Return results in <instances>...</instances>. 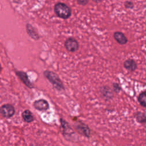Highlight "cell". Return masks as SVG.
Instances as JSON below:
<instances>
[{
    "mask_svg": "<svg viewBox=\"0 0 146 146\" xmlns=\"http://www.w3.org/2000/svg\"><path fill=\"white\" fill-rule=\"evenodd\" d=\"M78 3L81 5H86L88 3V0H77Z\"/></svg>",
    "mask_w": 146,
    "mask_h": 146,
    "instance_id": "obj_16",
    "label": "cell"
},
{
    "mask_svg": "<svg viewBox=\"0 0 146 146\" xmlns=\"http://www.w3.org/2000/svg\"><path fill=\"white\" fill-rule=\"evenodd\" d=\"M138 102L143 107H146V93L145 91L140 94L138 96Z\"/></svg>",
    "mask_w": 146,
    "mask_h": 146,
    "instance_id": "obj_13",
    "label": "cell"
},
{
    "mask_svg": "<svg viewBox=\"0 0 146 146\" xmlns=\"http://www.w3.org/2000/svg\"><path fill=\"white\" fill-rule=\"evenodd\" d=\"M125 5H128L125 6V7H127V8H129V5H131V6H133V3H132L131 2H129V1L126 2L125 3Z\"/></svg>",
    "mask_w": 146,
    "mask_h": 146,
    "instance_id": "obj_17",
    "label": "cell"
},
{
    "mask_svg": "<svg viewBox=\"0 0 146 146\" xmlns=\"http://www.w3.org/2000/svg\"><path fill=\"white\" fill-rule=\"evenodd\" d=\"M1 113L5 117H10L15 113V109L11 104H6L2 106L0 108Z\"/></svg>",
    "mask_w": 146,
    "mask_h": 146,
    "instance_id": "obj_5",
    "label": "cell"
},
{
    "mask_svg": "<svg viewBox=\"0 0 146 146\" xmlns=\"http://www.w3.org/2000/svg\"><path fill=\"white\" fill-rule=\"evenodd\" d=\"M94 2H96V3H98V2H100L101 1V0H92Z\"/></svg>",
    "mask_w": 146,
    "mask_h": 146,
    "instance_id": "obj_18",
    "label": "cell"
},
{
    "mask_svg": "<svg viewBox=\"0 0 146 146\" xmlns=\"http://www.w3.org/2000/svg\"><path fill=\"white\" fill-rule=\"evenodd\" d=\"M27 31L28 34L30 35V36L33 39H34L35 40H36L39 38L38 35L37 34V33H35L33 27L30 24L27 25Z\"/></svg>",
    "mask_w": 146,
    "mask_h": 146,
    "instance_id": "obj_12",
    "label": "cell"
},
{
    "mask_svg": "<svg viewBox=\"0 0 146 146\" xmlns=\"http://www.w3.org/2000/svg\"><path fill=\"white\" fill-rule=\"evenodd\" d=\"M64 46L68 51L75 52L79 48V43L75 38H68L64 42Z\"/></svg>",
    "mask_w": 146,
    "mask_h": 146,
    "instance_id": "obj_4",
    "label": "cell"
},
{
    "mask_svg": "<svg viewBox=\"0 0 146 146\" xmlns=\"http://www.w3.org/2000/svg\"><path fill=\"white\" fill-rule=\"evenodd\" d=\"M76 129L78 132L86 137H90L91 134V131L87 125L85 124L83 122L78 121L75 125Z\"/></svg>",
    "mask_w": 146,
    "mask_h": 146,
    "instance_id": "obj_6",
    "label": "cell"
},
{
    "mask_svg": "<svg viewBox=\"0 0 146 146\" xmlns=\"http://www.w3.org/2000/svg\"><path fill=\"white\" fill-rule=\"evenodd\" d=\"M44 75L45 77L49 80L52 84L53 87L58 91H62L64 90V86L63 82L58 76V75L55 72L51 71H44Z\"/></svg>",
    "mask_w": 146,
    "mask_h": 146,
    "instance_id": "obj_1",
    "label": "cell"
},
{
    "mask_svg": "<svg viewBox=\"0 0 146 146\" xmlns=\"http://www.w3.org/2000/svg\"><path fill=\"white\" fill-rule=\"evenodd\" d=\"M54 11L55 14L60 18L67 19L71 15V9L65 3L58 2L54 6Z\"/></svg>",
    "mask_w": 146,
    "mask_h": 146,
    "instance_id": "obj_2",
    "label": "cell"
},
{
    "mask_svg": "<svg viewBox=\"0 0 146 146\" xmlns=\"http://www.w3.org/2000/svg\"><path fill=\"white\" fill-rule=\"evenodd\" d=\"M136 119L137 121L139 123H145V115L144 113L141 112H137L136 115Z\"/></svg>",
    "mask_w": 146,
    "mask_h": 146,
    "instance_id": "obj_14",
    "label": "cell"
},
{
    "mask_svg": "<svg viewBox=\"0 0 146 146\" xmlns=\"http://www.w3.org/2000/svg\"><path fill=\"white\" fill-rule=\"evenodd\" d=\"M123 65H124V68L129 71H135L137 68L136 63L135 62V61L134 60L131 59L126 60L124 62Z\"/></svg>",
    "mask_w": 146,
    "mask_h": 146,
    "instance_id": "obj_9",
    "label": "cell"
},
{
    "mask_svg": "<svg viewBox=\"0 0 146 146\" xmlns=\"http://www.w3.org/2000/svg\"><path fill=\"white\" fill-rule=\"evenodd\" d=\"M60 123L63 128V136L67 139V140H70L71 139H74L73 136H75V134L69 124L65 120H63L62 118H60Z\"/></svg>",
    "mask_w": 146,
    "mask_h": 146,
    "instance_id": "obj_3",
    "label": "cell"
},
{
    "mask_svg": "<svg viewBox=\"0 0 146 146\" xmlns=\"http://www.w3.org/2000/svg\"><path fill=\"white\" fill-rule=\"evenodd\" d=\"M22 117L23 120L27 123H30L32 122L34 120V117L31 112V111L29 110H26L24 111L22 114Z\"/></svg>",
    "mask_w": 146,
    "mask_h": 146,
    "instance_id": "obj_11",
    "label": "cell"
},
{
    "mask_svg": "<svg viewBox=\"0 0 146 146\" xmlns=\"http://www.w3.org/2000/svg\"><path fill=\"white\" fill-rule=\"evenodd\" d=\"M17 74L18 76L19 77V78L21 79V80L24 83V84L26 86H27L28 87H29L30 88H32L33 87L32 83L29 80L28 76L25 72H22V71H19V72H17Z\"/></svg>",
    "mask_w": 146,
    "mask_h": 146,
    "instance_id": "obj_10",
    "label": "cell"
},
{
    "mask_svg": "<svg viewBox=\"0 0 146 146\" xmlns=\"http://www.w3.org/2000/svg\"><path fill=\"white\" fill-rule=\"evenodd\" d=\"M113 86L114 91H115L116 92L118 93V92L120 91V86H119V85L118 84L115 83V84H113Z\"/></svg>",
    "mask_w": 146,
    "mask_h": 146,
    "instance_id": "obj_15",
    "label": "cell"
},
{
    "mask_svg": "<svg viewBox=\"0 0 146 146\" xmlns=\"http://www.w3.org/2000/svg\"><path fill=\"white\" fill-rule=\"evenodd\" d=\"M113 37L120 44H125L128 42V39L125 35L120 31L115 32L113 34Z\"/></svg>",
    "mask_w": 146,
    "mask_h": 146,
    "instance_id": "obj_8",
    "label": "cell"
},
{
    "mask_svg": "<svg viewBox=\"0 0 146 146\" xmlns=\"http://www.w3.org/2000/svg\"><path fill=\"white\" fill-rule=\"evenodd\" d=\"M33 106L35 109L41 111H46L49 108V104L47 101L43 99L35 100L33 103Z\"/></svg>",
    "mask_w": 146,
    "mask_h": 146,
    "instance_id": "obj_7",
    "label": "cell"
}]
</instances>
